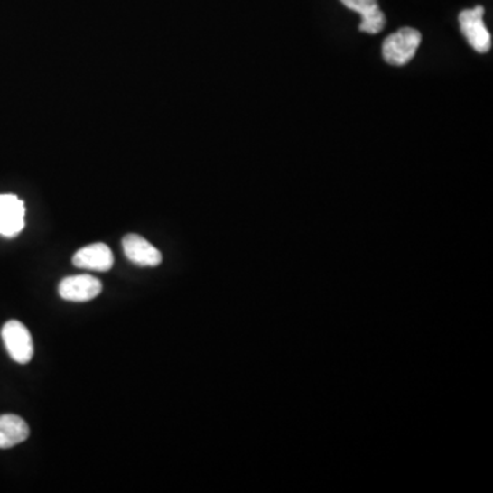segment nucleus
Here are the masks:
<instances>
[{"label":"nucleus","mask_w":493,"mask_h":493,"mask_svg":"<svg viewBox=\"0 0 493 493\" xmlns=\"http://www.w3.org/2000/svg\"><path fill=\"white\" fill-rule=\"evenodd\" d=\"M28 423L14 414L0 415V448L15 447L29 437Z\"/></svg>","instance_id":"9"},{"label":"nucleus","mask_w":493,"mask_h":493,"mask_svg":"<svg viewBox=\"0 0 493 493\" xmlns=\"http://www.w3.org/2000/svg\"><path fill=\"white\" fill-rule=\"evenodd\" d=\"M73 265L79 269L108 272L113 267L114 256L110 246L106 244H89L74 254Z\"/></svg>","instance_id":"7"},{"label":"nucleus","mask_w":493,"mask_h":493,"mask_svg":"<svg viewBox=\"0 0 493 493\" xmlns=\"http://www.w3.org/2000/svg\"><path fill=\"white\" fill-rule=\"evenodd\" d=\"M2 339L13 360L26 365L33 357V340L28 328L20 321L12 320L2 328Z\"/></svg>","instance_id":"3"},{"label":"nucleus","mask_w":493,"mask_h":493,"mask_svg":"<svg viewBox=\"0 0 493 493\" xmlns=\"http://www.w3.org/2000/svg\"><path fill=\"white\" fill-rule=\"evenodd\" d=\"M485 10L482 6L463 10L460 14V31L469 44L479 54H485L492 47V37L484 23Z\"/></svg>","instance_id":"2"},{"label":"nucleus","mask_w":493,"mask_h":493,"mask_svg":"<svg viewBox=\"0 0 493 493\" xmlns=\"http://www.w3.org/2000/svg\"><path fill=\"white\" fill-rule=\"evenodd\" d=\"M340 2L352 12L359 13L362 17L359 31L370 34L380 33L383 31L386 20L378 6V0H340Z\"/></svg>","instance_id":"8"},{"label":"nucleus","mask_w":493,"mask_h":493,"mask_svg":"<svg viewBox=\"0 0 493 493\" xmlns=\"http://www.w3.org/2000/svg\"><path fill=\"white\" fill-rule=\"evenodd\" d=\"M25 227V204L18 196L0 195V235L15 237Z\"/></svg>","instance_id":"5"},{"label":"nucleus","mask_w":493,"mask_h":493,"mask_svg":"<svg viewBox=\"0 0 493 493\" xmlns=\"http://www.w3.org/2000/svg\"><path fill=\"white\" fill-rule=\"evenodd\" d=\"M102 283L88 274L71 275L60 281V298L69 302H89L102 293Z\"/></svg>","instance_id":"4"},{"label":"nucleus","mask_w":493,"mask_h":493,"mask_svg":"<svg viewBox=\"0 0 493 493\" xmlns=\"http://www.w3.org/2000/svg\"><path fill=\"white\" fill-rule=\"evenodd\" d=\"M122 246L126 258L137 266L155 267L161 265V251L142 236L134 233L126 235L122 240Z\"/></svg>","instance_id":"6"},{"label":"nucleus","mask_w":493,"mask_h":493,"mask_svg":"<svg viewBox=\"0 0 493 493\" xmlns=\"http://www.w3.org/2000/svg\"><path fill=\"white\" fill-rule=\"evenodd\" d=\"M421 42H423V34L417 29L405 26L384 40V60L389 65H407L414 58Z\"/></svg>","instance_id":"1"}]
</instances>
